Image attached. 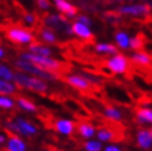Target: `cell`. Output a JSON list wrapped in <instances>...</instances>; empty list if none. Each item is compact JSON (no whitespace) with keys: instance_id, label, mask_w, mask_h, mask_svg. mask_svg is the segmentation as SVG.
Here are the masks:
<instances>
[{"instance_id":"6da1fadb","label":"cell","mask_w":152,"mask_h":151,"mask_svg":"<svg viewBox=\"0 0 152 151\" xmlns=\"http://www.w3.org/2000/svg\"><path fill=\"white\" fill-rule=\"evenodd\" d=\"M14 81L18 83L20 87H24L27 89H31L34 92L37 93H45L47 90V83L45 82L42 78L35 77V76H27L24 72H16L15 73Z\"/></svg>"},{"instance_id":"7a4b0ae2","label":"cell","mask_w":152,"mask_h":151,"mask_svg":"<svg viewBox=\"0 0 152 151\" xmlns=\"http://www.w3.org/2000/svg\"><path fill=\"white\" fill-rule=\"evenodd\" d=\"M21 58L32 62L36 66H39L41 68L50 71V72H57L59 70H62V67H63L62 63L58 62L55 58L46 57V56H39V55L32 54V52H24V54L21 55Z\"/></svg>"},{"instance_id":"3957f363","label":"cell","mask_w":152,"mask_h":151,"mask_svg":"<svg viewBox=\"0 0 152 151\" xmlns=\"http://www.w3.org/2000/svg\"><path fill=\"white\" fill-rule=\"evenodd\" d=\"M15 67L20 71V72H24V73H31L35 77H39V78H42V79H46V81H53L56 79V74L53 72H50V71H46L41 68V67L36 66L35 63L30 62V61H26V59H18L15 61Z\"/></svg>"},{"instance_id":"277c9868","label":"cell","mask_w":152,"mask_h":151,"mask_svg":"<svg viewBox=\"0 0 152 151\" xmlns=\"http://www.w3.org/2000/svg\"><path fill=\"white\" fill-rule=\"evenodd\" d=\"M43 24L46 27L53 29L56 31L63 32L66 35H73V29L69 24L68 19L64 15H58V14H50L43 18Z\"/></svg>"},{"instance_id":"5b68a950","label":"cell","mask_w":152,"mask_h":151,"mask_svg":"<svg viewBox=\"0 0 152 151\" xmlns=\"http://www.w3.org/2000/svg\"><path fill=\"white\" fill-rule=\"evenodd\" d=\"M7 40H10L14 43H19V45H27V43H32L34 41V35L26 29L22 27H16L12 26L9 27L5 32Z\"/></svg>"},{"instance_id":"8992f818","label":"cell","mask_w":152,"mask_h":151,"mask_svg":"<svg viewBox=\"0 0 152 151\" xmlns=\"http://www.w3.org/2000/svg\"><path fill=\"white\" fill-rule=\"evenodd\" d=\"M151 9L146 4H130V5H121L119 6L118 12L120 15H127V16H136V18H145L150 15Z\"/></svg>"},{"instance_id":"52a82bcc","label":"cell","mask_w":152,"mask_h":151,"mask_svg":"<svg viewBox=\"0 0 152 151\" xmlns=\"http://www.w3.org/2000/svg\"><path fill=\"white\" fill-rule=\"evenodd\" d=\"M106 66L108 68L113 72V73H116V74H121V73H125L127 67H129V61L127 58L124 55H114V57H111L108 62H106Z\"/></svg>"},{"instance_id":"ba28073f","label":"cell","mask_w":152,"mask_h":151,"mask_svg":"<svg viewBox=\"0 0 152 151\" xmlns=\"http://www.w3.org/2000/svg\"><path fill=\"white\" fill-rule=\"evenodd\" d=\"M55 6L57 7V10L59 12H62L67 19H73L77 18V7L72 5L71 3H68L67 0H53Z\"/></svg>"},{"instance_id":"9c48e42d","label":"cell","mask_w":152,"mask_h":151,"mask_svg":"<svg viewBox=\"0 0 152 151\" xmlns=\"http://www.w3.org/2000/svg\"><path fill=\"white\" fill-rule=\"evenodd\" d=\"M9 140L6 142V151H26V145L19 136H16L12 131L6 130Z\"/></svg>"},{"instance_id":"30bf717a","label":"cell","mask_w":152,"mask_h":151,"mask_svg":"<svg viewBox=\"0 0 152 151\" xmlns=\"http://www.w3.org/2000/svg\"><path fill=\"white\" fill-rule=\"evenodd\" d=\"M67 83L68 84H71L72 87L74 88H77L79 90H87L90 88V82L84 78V77H82V76H75V74H72V76H68V77L66 78Z\"/></svg>"},{"instance_id":"8fae6325","label":"cell","mask_w":152,"mask_h":151,"mask_svg":"<svg viewBox=\"0 0 152 151\" xmlns=\"http://www.w3.org/2000/svg\"><path fill=\"white\" fill-rule=\"evenodd\" d=\"M72 29H73V32L74 35H77L78 37H80V39L83 40H92L93 39V32L90 31V29L88 25H84L82 24V22L79 21H75L72 24Z\"/></svg>"},{"instance_id":"7c38bea8","label":"cell","mask_w":152,"mask_h":151,"mask_svg":"<svg viewBox=\"0 0 152 151\" xmlns=\"http://www.w3.org/2000/svg\"><path fill=\"white\" fill-rule=\"evenodd\" d=\"M15 124H16V129H18V133L22 134V135H26V136H31V135H35L36 134V128L31 124L28 123L27 120L25 119H16L15 120Z\"/></svg>"},{"instance_id":"4fadbf2b","label":"cell","mask_w":152,"mask_h":151,"mask_svg":"<svg viewBox=\"0 0 152 151\" xmlns=\"http://www.w3.org/2000/svg\"><path fill=\"white\" fill-rule=\"evenodd\" d=\"M137 142L139 146L142 149H150L152 146V135L151 131L142 129L137 133Z\"/></svg>"},{"instance_id":"5bb4252c","label":"cell","mask_w":152,"mask_h":151,"mask_svg":"<svg viewBox=\"0 0 152 151\" xmlns=\"http://www.w3.org/2000/svg\"><path fill=\"white\" fill-rule=\"evenodd\" d=\"M55 128L56 130L63 135H71L73 133V129H74V124L69 120H64V119H61V120H57L56 124H55Z\"/></svg>"},{"instance_id":"9a60e30c","label":"cell","mask_w":152,"mask_h":151,"mask_svg":"<svg viewBox=\"0 0 152 151\" xmlns=\"http://www.w3.org/2000/svg\"><path fill=\"white\" fill-rule=\"evenodd\" d=\"M30 52H32L35 55H39V56H46V57H50L52 55V50L45 45H41V43H31L30 45Z\"/></svg>"},{"instance_id":"2e32d148","label":"cell","mask_w":152,"mask_h":151,"mask_svg":"<svg viewBox=\"0 0 152 151\" xmlns=\"http://www.w3.org/2000/svg\"><path fill=\"white\" fill-rule=\"evenodd\" d=\"M115 41L118 43V46L123 50H127L130 47V41L131 39L129 37V35L125 31H118L115 34Z\"/></svg>"},{"instance_id":"e0dca14e","label":"cell","mask_w":152,"mask_h":151,"mask_svg":"<svg viewBox=\"0 0 152 151\" xmlns=\"http://www.w3.org/2000/svg\"><path fill=\"white\" fill-rule=\"evenodd\" d=\"M131 61L139 66H148L151 63V57L145 52H136L131 56Z\"/></svg>"},{"instance_id":"ac0fdd59","label":"cell","mask_w":152,"mask_h":151,"mask_svg":"<svg viewBox=\"0 0 152 151\" xmlns=\"http://www.w3.org/2000/svg\"><path fill=\"white\" fill-rule=\"evenodd\" d=\"M95 51L99 52V54L118 55V48L111 43H98L95 45Z\"/></svg>"},{"instance_id":"d6986e66","label":"cell","mask_w":152,"mask_h":151,"mask_svg":"<svg viewBox=\"0 0 152 151\" xmlns=\"http://www.w3.org/2000/svg\"><path fill=\"white\" fill-rule=\"evenodd\" d=\"M40 36H41L42 41L47 42V43H55V42L57 41V37H56L55 31H53L52 29H50V27H43V29H41Z\"/></svg>"},{"instance_id":"ffe728a7","label":"cell","mask_w":152,"mask_h":151,"mask_svg":"<svg viewBox=\"0 0 152 151\" xmlns=\"http://www.w3.org/2000/svg\"><path fill=\"white\" fill-rule=\"evenodd\" d=\"M136 117L140 123H152V110L147 108H142L136 110Z\"/></svg>"},{"instance_id":"44dd1931","label":"cell","mask_w":152,"mask_h":151,"mask_svg":"<svg viewBox=\"0 0 152 151\" xmlns=\"http://www.w3.org/2000/svg\"><path fill=\"white\" fill-rule=\"evenodd\" d=\"M78 133L83 138H92L95 134V129L93 125L87 124V123H80L78 126Z\"/></svg>"},{"instance_id":"7402d4cb","label":"cell","mask_w":152,"mask_h":151,"mask_svg":"<svg viewBox=\"0 0 152 151\" xmlns=\"http://www.w3.org/2000/svg\"><path fill=\"white\" fill-rule=\"evenodd\" d=\"M0 92H1L3 95L14 94L15 92H16V86L12 84L10 81L1 79V82H0Z\"/></svg>"},{"instance_id":"603a6c76","label":"cell","mask_w":152,"mask_h":151,"mask_svg":"<svg viewBox=\"0 0 152 151\" xmlns=\"http://www.w3.org/2000/svg\"><path fill=\"white\" fill-rule=\"evenodd\" d=\"M18 104L21 109H24L26 111H36V105L31 100L26 99V98H22V97L18 98Z\"/></svg>"},{"instance_id":"cb8c5ba5","label":"cell","mask_w":152,"mask_h":151,"mask_svg":"<svg viewBox=\"0 0 152 151\" xmlns=\"http://www.w3.org/2000/svg\"><path fill=\"white\" fill-rule=\"evenodd\" d=\"M104 115L106 118H109L110 120H120L121 119V113L113 107H106L104 110Z\"/></svg>"},{"instance_id":"d4e9b609","label":"cell","mask_w":152,"mask_h":151,"mask_svg":"<svg viewBox=\"0 0 152 151\" xmlns=\"http://www.w3.org/2000/svg\"><path fill=\"white\" fill-rule=\"evenodd\" d=\"M0 77H1V79H5V81H12L15 77V73L9 67H6L5 65H1L0 66Z\"/></svg>"},{"instance_id":"484cf974","label":"cell","mask_w":152,"mask_h":151,"mask_svg":"<svg viewBox=\"0 0 152 151\" xmlns=\"http://www.w3.org/2000/svg\"><path fill=\"white\" fill-rule=\"evenodd\" d=\"M96 135L100 141H110L114 139V131L109 129H100L96 133Z\"/></svg>"},{"instance_id":"4316f807","label":"cell","mask_w":152,"mask_h":151,"mask_svg":"<svg viewBox=\"0 0 152 151\" xmlns=\"http://www.w3.org/2000/svg\"><path fill=\"white\" fill-rule=\"evenodd\" d=\"M143 46V39H142V36L141 35H137V36H135V37H132L131 39V41H130V47L132 48V50H140L141 47Z\"/></svg>"},{"instance_id":"83f0119b","label":"cell","mask_w":152,"mask_h":151,"mask_svg":"<svg viewBox=\"0 0 152 151\" xmlns=\"http://www.w3.org/2000/svg\"><path fill=\"white\" fill-rule=\"evenodd\" d=\"M84 149L87 151H100L102 150V144L99 141H87L84 144Z\"/></svg>"},{"instance_id":"f1b7e54d","label":"cell","mask_w":152,"mask_h":151,"mask_svg":"<svg viewBox=\"0 0 152 151\" xmlns=\"http://www.w3.org/2000/svg\"><path fill=\"white\" fill-rule=\"evenodd\" d=\"M0 107L4 109H11L14 107V102L11 99H9L7 97L1 95V98H0Z\"/></svg>"},{"instance_id":"f546056e","label":"cell","mask_w":152,"mask_h":151,"mask_svg":"<svg viewBox=\"0 0 152 151\" xmlns=\"http://www.w3.org/2000/svg\"><path fill=\"white\" fill-rule=\"evenodd\" d=\"M36 1H37V6H39L41 10H50L51 9L50 0H36Z\"/></svg>"},{"instance_id":"4dcf8cb0","label":"cell","mask_w":152,"mask_h":151,"mask_svg":"<svg viewBox=\"0 0 152 151\" xmlns=\"http://www.w3.org/2000/svg\"><path fill=\"white\" fill-rule=\"evenodd\" d=\"M77 21H79V22H82V24H84V25H88V26H90L92 25V20H90L87 15H78L77 16Z\"/></svg>"},{"instance_id":"1f68e13d","label":"cell","mask_w":152,"mask_h":151,"mask_svg":"<svg viewBox=\"0 0 152 151\" xmlns=\"http://www.w3.org/2000/svg\"><path fill=\"white\" fill-rule=\"evenodd\" d=\"M24 21L27 25H34L35 21H36V18H35L34 14H25L24 15Z\"/></svg>"},{"instance_id":"d6a6232c","label":"cell","mask_w":152,"mask_h":151,"mask_svg":"<svg viewBox=\"0 0 152 151\" xmlns=\"http://www.w3.org/2000/svg\"><path fill=\"white\" fill-rule=\"evenodd\" d=\"M105 18H106V20H108L109 22H114V24L120 21V16H119V15H115V14H106Z\"/></svg>"},{"instance_id":"836d02e7","label":"cell","mask_w":152,"mask_h":151,"mask_svg":"<svg viewBox=\"0 0 152 151\" xmlns=\"http://www.w3.org/2000/svg\"><path fill=\"white\" fill-rule=\"evenodd\" d=\"M105 151H121V150L119 147H116V146L111 145V146H106L105 147Z\"/></svg>"},{"instance_id":"e575fe53","label":"cell","mask_w":152,"mask_h":151,"mask_svg":"<svg viewBox=\"0 0 152 151\" xmlns=\"http://www.w3.org/2000/svg\"><path fill=\"white\" fill-rule=\"evenodd\" d=\"M142 3H143V4H146V5L150 7V9L152 10V0H142Z\"/></svg>"},{"instance_id":"d590c367","label":"cell","mask_w":152,"mask_h":151,"mask_svg":"<svg viewBox=\"0 0 152 151\" xmlns=\"http://www.w3.org/2000/svg\"><path fill=\"white\" fill-rule=\"evenodd\" d=\"M4 56H5V51H4V48H0V57L4 58Z\"/></svg>"},{"instance_id":"8d00e7d4","label":"cell","mask_w":152,"mask_h":151,"mask_svg":"<svg viewBox=\"0 0 152 151\" xmlns=\"http://www.w3.org/2000/svg\"><path fill=\"white\" fill-rule=\"evenodd\" d=\"M0 141H1V144H4V142H5V136H4V135L0 136Z\"/></svg>"},{"instance_id":"74e56055","label":"cell","mask_w":152,"mask_h":151,"mask_svg":"<svg viewBox=\"0 0 152 151\" xmlns=\"http://www.w3.org/2000/svg\"><path fill=\"white\" fill-rule=\"evenodd\" d=\"M127 1H134V0H127Z\"/></svg>"},{"instance_id":"f35d334b","label":"cell","mask_w":152,"mask_h":151,"mask_svg":"<svg viewBox=\"0 0 152 151\" xmlns=\"http://www.w3.org/2000/svg\"><path fill=\"white\" fill-rule=\"evenodd\" d=\"M150 131H151V135H152V129H151V130H150Z\"/></svg>"},{"instance_id":"ab89813d","label":"cell","mask_w":152,"mask_h":151,"mask_svg":"<svg viewBox=\"0 0 152 151\" xmlns=\"http://www.w3.org/2000/svg\"><path fill=\"white\" fill-rule=\"evenodd\" d=\"M56 151H58V150H56Z\"/></svg>"}]
</instances>
